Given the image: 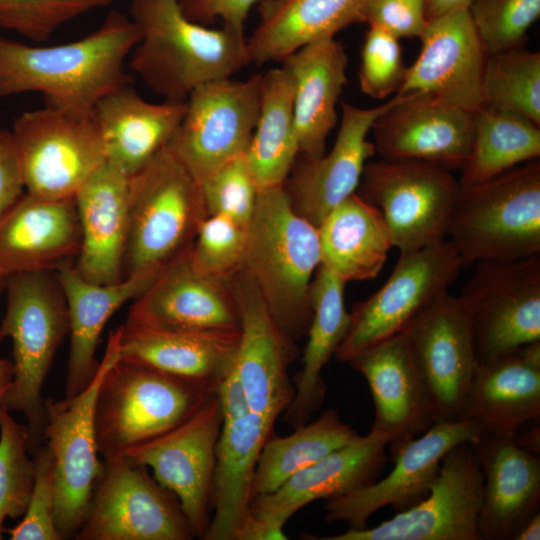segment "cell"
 <instances>
[{"label":"cell","mask_w":540,"mask_h":540,"mask_svg":"<svg viewBox=\"0 0 540 540\" xmlns=\"http://www.w3.org/2000/svg\"><path fill=\"white\" fill-rule=\"evenodd\" d=\"M463 268L449 240L400 254L386 283L353 306L348 331L335 357L348 363L359 353L400 333L442 293Z\"/></svg>","instance_id":"cell-11"},{"label":"cell","mask_w":540,"mask_h":540,"mask_svg":"<svg viewBox=\"0 0 540 540\" xmlns=\"http://www.w3.org/2000/svg\"><path fill=\"white\" fill-rule=\"evenodd\" d=\"M5 282V277L0 273V286Z\"/></svg>","instance_id":"cell-57"},{"label":"cell","mask_w":540,"mask_h":540,"mask_svg":"<svg viewBox=\"0 0 540 540\" xmlns=\"http://www.w3.org/2000/svg\"><path fill=\"white\" fill-rule=\"evenodd\" d=\"M261 78L211 80L186 99L168 148L199 183L245 155L259 115Z\"/></svg>","instance_id":"cell-14"},{"label":"cell","mask_w":540,"mask_h":540,"mask_svg":"<svg viewBox=\"0 0 540 540\" xmlns=\"http://www.w3.org/2000/svg\"><path fill=\"white\" fill-rule=\"evenodd\" d=\"M24 189L11 131L0 129V217L24 193Z\"/></svg>","instance_id":"cell-51"},{"label":"cell","mask_w":540,"mask_h":540,"mask_svg":"<svg viewBox=\"0 0 540 540\" xmlns=\"http://www.w3.org/2000/svg\"><path fill=\"white\" fill-rule=\"evenodd\" d=\"M261 0H179L183 13L190 20L208 26L216 20L221 26L244 34L251 7Z\"/></svg>","instance_id":"cell-50"},{"label":"cell","mask_w":540,"mask_h":540,"mask_svg":"<svg viewBox=\"0 0 540 540\" xmlns=\"http://www.w3.org/2000/svg\"><path fill=\"white\" fill-rule=\"evenodd\" d=\"M371 132L382 159L420 160L461 170L472 147L473 112L428 94H395Z\"/></svg>","instance_id":"cell-20"},{"label":"cell","mask_w":540,"mask_h":540,"mask_svg":"<svg viewBox=\"0 0 540 540\" xmlns=\"http://www.w3.org/2000/svg\"><path fill=\"white\" fill-rule=\"evenodd\" d=\"M124 276L158 275L186 254L209 215L199 182L167 147L129 179Z\"/></svg>","instance_id":"cell-5"},{"label":"cell","mask_w":540,"mask_h":540,"mask_svg":"<svg viewBox=\"0 0 540 540\" xmlns=\"http://www.w3.org/2000/svg\"><path fill=\"white\" fill-rule=\"evenodd\" d=\"M400 39L376 26L365 34L358 71L361 91L375 99L397 93L405 78Z\"/></svg>","instance_id":"cell-46"},{"label":"cell","mask_w":540,"mask_h":540,"mask_svg":"<svg viewBox=\"0 0 540 540\" xmlns=\"http://www.w3.org/2000/svg\"><path fill=\"white\" fill-rule=\"evenodd\" d=\"M401 332L427 391L435 423L458 420L479 365L459 297L442 293Z\"/></svg>","instance_id":"cell-19"},{"label":"cell","mask_w":540,"mask_h":540,"mask_svg":"<svg viewBox=\"0 0 540 540\" xmlns=\"http://www.w3.org/2000/svg\"><path fill=\"white\" fill-rule=\"evenodd\" d=\"M11 134L25 190L41 198H74L106 162L92 115L75 117L45 106L20 114Z\"/></svg>","instance_id":"cell-13"},{"label":"cell","mask_w":540,"mask_h":540,"mask_svg":"<svg viewBox=\"0 0 540 540\" xmlns=\"http://www.w3.org/2000/svg\"><path fill=\"white\" fill-rule=\"evenodd\" d=\"M130 177L105 162L76 193L81 246L73 262L85 280L111 284L124 276Z\"/></svg>","instance_id":"cell-31"},{"label":"cell","mask_w":540,"mask_h":540,"mask_svg":"<svg viewBox=\"0 0 540 540\" xmlns=\"http://www.w3.org/2000/svg\"><path fill=\"white\" fill-rule=\"evenodd\" d=\"M347 364L364 376L371 391V429L390 436L391 442H400L419 436L435 423L403 332L359 353Z\"/></svg>","instance_id":"cell-28"},{"label":"cell","mask_w":540,"mask_h":540,"mask_svg":"<svg viewBox=\"0 0 540 540\" xmlns=\"http://www.w3.org/2000/svg\"><path fill=\"white\" fill-rule=\"evenodd\" d=\"M139 38L136 24L118 11L64 44L34 46L0 37V100L36 92L48 107L89 117L100 99L131 84L125 63Z\"/></svg>","instance_id":"cell-1"},{"label":"cell","mask_w":540,"mask_h":540,"mask_svg":"<svg viewBox=\"0 0 540 540\" xmlns=\"http://www.w3.org/2000/svg\"><path fill=\"white\" fill-rule=\"evenodd\" d=\"M185 110L186 101L152 103L131 84L107 94L92 112L106 162L133 176L168 146Z\"/></svg>","instance_id":"cell-32"},{"label":"cell","mask_w":540,"mask_h":540,"mask_svg":"<svg viewBox=\"0 0 540 540\" xmlns=\"http://www.w3.org/2000/svg\"><path fill=\"white\" fill-rule=\"evenodd\" d=\"M200 184L208 214H220L248 227L258 188L244 155L224 165Z\"/></svg>","instance_id":"cell-47"},{"label":"cell","mask_w":540,"mask_h":540,"mask_svg":"<svg viewBox=\"0 0 540 540\" xmlns=\"http://www.w3.org/2000/svg\"><path fill=\"white\" fill-rule=\"evenodd\" d=\"M481 434L513 436L540 419V341L480 363L459 418Z\"/></svg>","instance_id":"cell-29"},{"label":"cell","mask_w":540,"mask_h":540,"mask_svg":"<svg viewBox=\"0 0 540 540\" xmlns=\"http://www.w3.org/2000/svg\"><path fill=\"white\" fill-rule=\"evenodd\" d=\"M13 362L9 359H0V406L13 381Z\"/></svg>","instance_id":"cell-56"},{"label":"cell","mask_w":540,"mask_h":540,"mask_svg":"<svg viewBox=\"0 0 540 540\" xmlns=\"http://www.w3.org/2000/svg\"><path fill=\"white\" fill-rule=\"evenodd\" d=\"M540 539V511L535 513L518 531L513 540Z\"/></svg>","instance_id":"cell-55"},{"label":"cell","mask_w":540,"mask_h":540,"mask_svg":"<svg viewBox=\"0 0 540 540\" xmlns=\"http://www.w3.org/2000/svg\"><path fill=\"white\" fill-rule=\"evenodd\" d=\"M6 312L0 342L13 344V381L1 407L21 412L30 436V452L42 444L46 421L42 389L55 354L69 333L65 294L55 270L18 273L5 278Z\"/></svg>","instance_id":"cell-4"},{"label":"cell","mask_w":540,"mask_h":540,"mask_svg":"<svg viewBox=\"0 0 540 540\" xmlns=\"http://www.w3.org/2000/svg\"><path fill=\"white\" fill-rule=\"evenodd\" d=\"M121 328L110 332L106 349L90 384L77 395L46 399L43 440L55 471V525L62 540L74 538L104 471L98 458L94 410L100 383L120 358Z\"/></svg>","instance_id":"cell-8"},{"label":"cell","mask_w":540,"mask_h":540,"mask_svg":"<svg viewBox=\"0 0 540 540\" xmlns=\"http://www.w3.org/2000/svg\"><path fill=\"white\" fill-rule=\"evenodd\" d=\"M217 396L223 420L237 419L252 412L245 388L233 366L220 383Z\"/></svg>","instance_id":"cell-52"},{"label":"cell","mask_w":540,"mask_h":540,"mask_svg":"<svg viewBox=\"0 0 540 540\" xmlns=\"http://www.w3.org/2000/svg\"><path fill=\"white\" fill-rule=\"evenodd\" d=\"M458 297L479 364L540 341V254L477 262Z\"/></svg>","instance_id":"cell-9"},{"label":"cell","mask_w":540,"mask_h":540,"mask_svg":"<svg viewBox=\"0 0 540 540\" xmlns=\"http://www.w3.org/2000/svg\"><path fill=\"white\" fill-rule=\"evenodd\" d=\"M77 540H191L195 536L173 493L147 466L126 456L104 460Z\"/></svg>","instance_id":"cell-12"},{"label":"cell","mask_w":540,"mask_h":540,"mask_svg":"<svg viewBox=\"0 0 540 540\" xmlns=\"http://www.w3.org/2000/svg\"><path fill=\"white\" fill-rule=\"evenodd\" d=\"M317 229L320 265L346 283L376 277L393 247L381 210L358 193L337 205Z\"/></svg>","instance_id":"cell-37"},{"label":"cell","mask_w":540,"mask_h":540,"mask_svg":"<svg viewBox=\"0 0 540 540\" xmlns=\"http://www.w3.org/2000/svg\"><path fill=\"white\" fill-rule=\"evenodd\" d=\"M390 436L371 429L298 471L252 502L249 540H284L289 519L306 505L332 499L375 481L384 468Z\"/></svg>","instance_id":"cell-18"},{"label":"cell","mask_w":540,"mask_h":540,"mask_svg":"<svg viewBox=\"0 0 540 540\" xmlns=\"http://www.w3.org/2000/svg\"><path fill=\"white\" fill-rule=\"evenodd\" d=\"M514 440L525 450L539 455L540 429L539 420L522 426L514 435Z\"/></svg>","instance_id":"cell-53"},{"label":"cell","mask_w":540,"mask_h":540,"mask_svg":"<svg viewBox=\"0 0 540 540\" xmlns=\"http://www.w3.org/2000/svg\"><path fill=\"white\" fill-rule=\"evenodd\" d=\"M298 156L294 81L281 65L262 74L259 115L244 157L260 191L283 186Z\"/></svg>","instance_id":"cell-38"},{"label":"cell","mask_w":540,"mask_h":540,"mask_svg":"<svg viewBox=\"0 0 540 540\" xmlns=\"http://www.w3.org/2000/svg\"><path fill=\"white\" fill-rule=\"evenodd\" d=\"M346 282L320 265L310 285L312 318L302 358V369L293 379L294 397L283 412V421L295 428L310 421L324 402L327 385L322 370L334 356L350 323L344 300Z\"/></svg>","instance_id":"cell-36"},{"label":"cell","mask_w":540,"mask_h":540,"mask_svg":"<svg viewBox=\"0 0 540 540\" xmlns=\"http://www.w3.org/2000/svg\"><path fill=\"white\" fill-rule=\"evenodd\" d=\"M34 484L22 520L6 529L11 540H62L55 525L56 486L54 460L46 444L32 453Z\"/></svg>","instance_id":"cell-48"},{"label":"cell","mask_w":540,"mask_h":540,"mask_svg":"<svg viewBox=\"0 0 540 540\" xmlns=\"http://www.w3.org/2000/svg\"><path fill=\"white\" fill-rule=\"evenodd\" d=\"M114 1L0 0V28L41 43L66 23Z\"/></svg>","instance_id":"cell-45"},{"label":"cell","mask_w":540,"mask_h":540,"mask_svg":"<svg viewBox=\"0 0 540 540\" xmlns=\"http://www.w3.org/2000/svg\"><path fill=\"white\" fill-rule=\"evenodd\" d=\"M358 435L342 422L335 409L325 410L316 420L266 440L257 463L254 498L276 490L298 471L312 465Z\"/></svg>","instance_id":"cell-40"},{"label":"cell","mask_w":540,"mask_h":540,"mask_svg":"<svg viewBox=\"0 0 540 540\" xmlns=\"http://www.w3.org/2000/svg\"><path fill=\"white\" fill-rule=\"evenodd\" d=\"M129 17L140 38L128 66L164 100L184 102L197 86L248 65L245 34L190 20L179 0H131Z\"/></svg>","instance_id":"cell-2"},{"label":"cell","mask_w":540,"mask_h":540,"mask_svg":"<svg viewBox=\"0 0 540 540\" xmlns=\"http://www.w3.org/2000/svg\"><path fill=\"white\" fill-rule=\"evenodd\" d=\"M420 40V53L396 94H428L471 112L480 108L487 53L467 8L428 20Z\"/></svg>","instance_id":"cell-23"},{"label":"cell","mask_w":540,"mask_h":540,"mask_svg":"<svg viewBox=\"0 0 540 540\" xmlns=\"http://www.w3.org/2000/svg\"><path fill=\"white\" fill-rule=\"evenodd\" d=\"M188 252L166 266L134 299L125 324L184 330L240 328L231 280L200 272Z\"/></svg>","instance_id":"cell-24"},{"label":"cell","mask_w":540,"mask_h":540,"mask_svg":"<svg viewBox=\"0 0 540 540\" xmlns=\"http://www.w3.org/2000/svg\"><path fill=\"white\" fill-rule=\"evenodd\" d=\"M212 393L157 369L118 359L97 391L94 424L99 455L128 449L174 428Z\"/></svg>","instance_id":"cell-7"},{"label":"cell","mask_w":540,"mask_h":540,"mask_svg":"<svg viewBox=\"0 0 540 540\" xmlns=\"http://www.w3.org/2000/svg\"><path fill=\"white\" fill-rule=\"evenodd\" d=\"M391 100L373 108L342 102L340 126L331 150L320 157H297L284 188L294 210L314 226L356 193L364 167L376 153L368 134Z\"/></svg>","instance_id":"cell-22"},{"label":"cell","mask_w":540,"mask_h":540,"mask_svg":"<svg viewBox=\"0 0 540 540\" xmlns=\"http://www.w3.org/2000/svg\"><path fill=\"white\" fill-rule=\"evenodd\" d=\"M359 195L378 207L400 254L445 240L460 185L450 170L427 161L367 162Z\"/></svg>","instance_id":"cell-10"},{"label":"cell","mask_w":540,"mask_h":540,"mask_svg":"<svg viewBox=\"0 0 540 540\" xmlns=\"http://www.w3.org/2000/svg\"><path fill=\"white\" fill-rule=\"evenodd\" d=\"M480 435L473 422L458 419L436 422L417 437L389 443L391 472L380 481L327 500L325 521L361 529L383 507L401 512L414 506L428 495L445 454L463 442L474 443Z\"/></svg>","instance_id":"cell-17"},{"label":"cell","mask_w":540,"mask_h":540,"mask_svg":"<svg viewBox=\"0 0 540 540\" xmlns=\"http://www.w3.org/2000/svg\"><path fill=\"white\" fill-rule=\"evenodd\" d=\"M487 54L520 48L540 16V0H471L467 7Z\"/></svg>","instance_id":"cell-43"},{"label":"cell","mask_w":540,"mask_h":540,"mask_svg":"<svg viewBox=\"0 0 540 540\" xmlns=\"http://www.w3.org/2000/svg\"><path fill=\"white\" fill-rule=\"evenodd\" d=\"M274 424L255 412L223 420L216 446L211 519L204 540H248L257 463Z\"/></svg>","instance_id":"cell-27"},{"label":"cell","mask_w":540,"mask_h":540,"mask_svg":"<svg viewBox=\"0 0 540 540\" xmlns=\"http://www.w3.org/2000/svg\"><path fill=\"white\" fill-rule=\"evenodd\" d=\"M247 231L227 216L209 214L188 252L192 265L207 276L230 281L243 267Z\"/></svg>","instance_id":"cell-44"},{"label":"cell","mask_w":540,"mask_h":540,"mask_svg":"<svg viewBox=\"0 0 540 540\" xmlns=\"http://www.w3.org/2000/svg\"><path fill=\"white\" fill-rule=\"evenodd\" d=\"M68 306L70 349L65 397L84 390L94 378L100 361L95 357L101 333L111 316L126 302L143 293L158 275L127 276L111 284L85 280L73 262L55 270Z\"/></svg>","instance_id":"cell-33"},{"label":"cell","mask_w":540,"mask_h":540,"mask_svg":"<svg viewBox=\"0 0 540 540\" xmlns=\"http://www.w3.org/2000/svg\"><path fill=\"white\" fill-rule=\"evenodd\" d=\"M223 417L217 392L183 422L122 456L151 468L153 477L177 498L195 537L211 519L212 479Z\"/></svg>","instance_id":"cell-15"},{"label":"cell","mask_w":540,"mask_h":540,"mask_svg":"<svg viewBox=\"0 0 540 540\" xmlns=\"http://www.w3.org/2000/svg\"><path fill=\"white\" fill-rule=\"evenodd\" d=\"M471 0H425L426 16L430 20L450 11L467 8Z\"/></svg>","instance_id":"cell-54"},{"label":"cell","mask_w":540,"mask_h":540,"mask_svg":"<svg viewBox=\"0 0 540 540\" xmlns=\"http://www.w3.org/2000/svg\"><path fill=\"white\" fill-rule=\"evenodd\" d=\"M482 106L513 112L540 126V53L520 48L487 54Z\"/></svg>","instance_id":"cell-41"},{"label":"cell","mask_w":540,"mask_h":540,"mask_svg":"<svg viewBox=\"0 0 540 540\" xmlns=\"http://www.w3.org/2000/svg\"><path fill=\"white\" fill-rule=\"evenodd\" d=\"M371 0H261L259 21L247 38L248 64L281 62L311 42L363 22Z\"/></svg>","instance_id":"cell-35"},{"label":"cell","mask_w":540,"mask_h":540,"mask_svg":"<svg viewBox=\"0 0 540 540\" xmlns=\"http://www.w3.org/2000/svg\"><path fill=\"white\" fill-rule=\"evenodd\" d=\"M363 22L398 39H420L428 23L425 0H371Z\"/></svg>","instance_id":"cell-49"},{"label":"cell","mask_w":540,"mask_h":540,"mask_svg":"<svg viewBox=\"0 0 540 540\" xmlns=\"http://www.w3.org/2000/svg\"><path fill=\"white\" fill-rule=\"evenodd\" d=\"M482 475L481 540H513L539 511L540 458L513 436L481 434L472 443Z\"/></svg>","instance_id":"cell-26"},{"label":"cell","mask_w":540,"mask_h":540,"mask_svg":"<svg viewBox=\"0 0 540 540\" xmlns=\"http://www.w3.org/2000/svg\"><path fill=\"white\" fill-rule=\"evenodd\" d=\"M483 475L471 442L445 454L428 495L414 506L368 528L317 540H481L478 516Z\"/></svg>","instance_id":"cell-16"},{"label":"cell","mask_w":540,"mask_h":540,"mask_svg":"<svg viewBox=\"0 0 540 540\" xmlns=\"http://www.w3.org/2000/svg\"><path fill=\"white\" fill-rule=\"evenodd\" d=\"M81 231L74 198L52 200L24 192L0 217V273L57 270L74 262Z\"/></svg>","instance_id":"cell-25"},{"label":"cell","mask_w":540,"mask_h":540,"mask_svg":"<svg viewBox=\"0 0 540 540\" xmlns=\"http://www.w3.org/2000/svg\"><path fill=\"white\" fill-rule=\"evenodd\" d=\"M30 453L28 426L0 406V540L5 519L21 517L27 510L34 484Z\"/></svg>","instance_id":"cell-42"},{"label":"cell","mask_w":540,"mask_h":540,"mask_svg":"<svg viewBox=\"0 0 540 540\" xmlns=\"http://www.w3.org/2000/svg\"><path fill=\"white\" fill-rule=\"evenodd\" d=\"M231 286L240 318L233 368L245 388L251 411L276 422L295 394L289 368L297 348L243 269L232 277Z\"/></svg>","instance_id":"cell-21"},{"label":"cell","mask_w":540,"mask_h":540,"mask_svg":"<svg viewBox=\"0 0 540 540\" xmlns=\"http://www.w3.org/2000/svg\"><path fill=\"white\" fill-rule=\"evenodd\" d=\"M320 264L318 229L294 210L284 185L260 190L242 269L292 340L307 334L310 285Z\"/></svg>","instance_id":"cell-3"},{"label":"cell","mask_w":540,"mask_h":540,"mask_svg":"<svg viewBox=\"0 0 540 540\" xmlns=\"http://www.w3.org/2000/svg\"><path fill=\"white\" fill-rule=\"evenodd\" d=\"M294 81V124L299 155L320 157L337 124V102L347 83L348 58L335 37L297 49L282 61Z\"/></svg>","instance_id":"cell-34"},{"label":"cell","mask_w":540,"mask_h":540,"mask_svg":"<svg viewBox=\"0 0 540 540\" xmlns=\"http://www.w3.org/2000/svg\"><path fill=\"white\" fill-rule=\"evenodd\" d=\"M474 134L461 168L460 187L486 182L540 156L539 125L513 112L481 106L473 112Z\"/></svg>","instance_id":"cell-39"},{"label":"cell","mask_w":540,"mask_h":540,"mask_svg":"<svg viewBox=\"0 0 540 540\" xmlns=\"http://www.w3.org/2000/svg\"><path fill=\"white\" fill-rule=\"evenodd\" d=\"M120 359L181 378L209 392L233 366L238 330H184L124 324Z\"/></svg>","instance_id":"cell-30"},{"label":"cell","mask_w":540,"mask_h":540,"mask_svg":"<svg viewBox=\"0 0 540 540\" xmlns=\"http://www.w3.org/2000/svg\"><path fill=\"white\" fill-rule=\"evenodd\" d=\"M447 236L463 267L540 254V162L460 187Z\"/></svg>","instance_id":"cell-6"}]
</instances>
